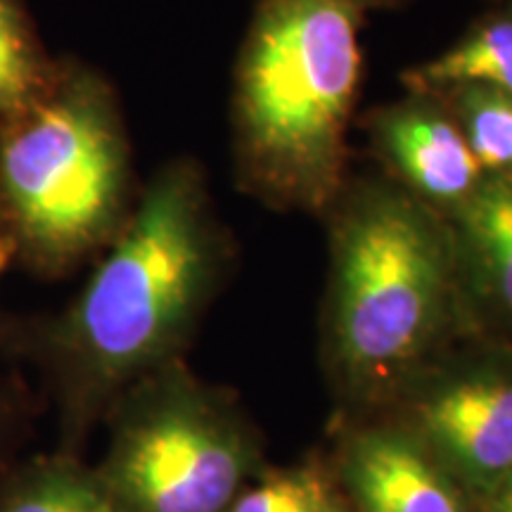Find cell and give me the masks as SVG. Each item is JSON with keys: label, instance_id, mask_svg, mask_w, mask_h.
Wrapping results in <instances>:
<instances>
[{"label": "cell", "instance_id": "6da1fadb", "mask_svg": "<svg viewBox=\"0 0 512 512\" xmlns=\"http://www.w3.org/2000/svg\"><path fill=\"white\" fill-rule=\"evenodd\" d=\"M202 166L181 157L140 190L74 302L48 325V361L74 427L178 361L226 266Z\"/></svg>", "mask_w": 512, "mask_h": 512}, {"label": "cell", "instance_id": "7a4b0ae2", "mask_svg": "<svg viewBox=\"0 0 512 512\" xmlns=\"http://www.w3.org/2000/svg\"><path fill=\"white\" fill-rule=\"evenodd\" d=\"M403 0H259L230 95L240 188L271 209L328 214L347 183L361 31Z\"/></svg>", "mask_w": 512, "mask_h": 512}, {"label": "cell", "instance_id": "3957f363", "mask_svg": "<svg viewBox=\"0 0 512 512\" xmlns=\"http://www.w3.org/2000/svg\"><path fill=\"white\" fill-rule=\"evenodd\" d=\"M325 347L361 399L406 392L460 318L451 226L389 176L354 178L325 214Z\"/></svg>", "mask_w": 512, "mask_h": 512}, {"label": "cell", "instance_id": "277c9868", "mask_svg": "<svg viewBox=\"0 0 512 512\" xmlns=\"http://www.w3.org/2000/svg\"><path fill=\"white\" fill-rule=\"evenodd\" d=\"M133 202L117 93L86 64L53 62L0 117V214L17 256L43 275L69 273L110 245Z\"/></svg>", "mask_w": 512, "mask_h": 512}, {"label": "cell", "instance_id": "5b68a950", "mask_svg": "<svg viewBox=\"0 0 512 512\" xmlns=\"http://www.w3.org/2000/svg\"><path fill=\"white\" fill-rule=\"evenodd\" d=\"M105 415L93 475L117 512H226L259 472L247 420L181 361L140 377Z\"/></svg>", "mask_w": 512, "mask_h": 512}, {"label": "cell", "instance_id": "8992f818", "mask_svg": "<svg viewBox=\"0 0 512 512\" xmlns=\"http://www.w3.org/2000/svg\"><path fill=\"white\" fill-rule=\"evenodd\" d=\"M399 425L420 441L472 501L512 475V373L444 370L413 380Z\"/></svg>", "mask_w": 512, "mask_h": 512}, {"label": "cell", "instance_id": "52a82bcc", "mask_svg": "<svg viewBox=\"0 0 512 512\" xmlns=\"http://www.w3.org/2000/svg\"><path fill=\"white\" fill-rule=\"evenodd\" d=\"M361 124L384 176L444 219L484 181L482 166L437 93L408 91L401 100L370 110Z\"/></svg>", "mask_w": 512, "mask_h": 512}, {"label": "cell", "instance_id": "ba28073f", "mask_svg": "<svg viewBox=\"0 0 512 512\" xmlns=\"http://www.w3.org/2000/svg\"><path fill=\"white\" fill-rule=\"evenodd\" d=\"M339 482L349 512H472L470 494L399 422L349 434Z\"/></svg>", "mask_w": 512, "mask_h": 512}, {"label": "cell", "instance_id": "9c48e42d", "mask_svg": "<svg viewBox=\"0 0 512 512\" xmlns=\"http://www.w3.org/2000/svg\"><path fill=\"white\" fill-rule=\"evenodd\" d=\"M446 221L463 325L512 328V171L486 174Z\"/></svg>", "mask_w": 512, "mask_h": 512}, {"label": "cell", "instance_id": "30bf717a", "mask_svg": "<svg viewBox=\"0 0 512 512\" xmlns=\"http://www.w3.org/2000/svg\"><path fill=\"white\" fill-rule=\"evenodd\" d=\"M470 81L512 93V3L477 19L456 46L401 74L406 91H437Z\"/></svg>", "mask_w": 512, "mask_h": 512}, {"label": "cell", "instance_id": "8fae6325", "mask_svg": "<svg viewBox=\"0 0 512 512\" xmlns=\"http://www.w3.org/2000/svg\"><path fill=\"white\" fill-rule=\"evenodd\" d=\"M0 512H117L93 470L69 456H38L0 479Z\"/></svg>", "mask_w": 512, "mask_h": 512}, {"label": "cell", "instance_id": "7c38bea8", "mask_svg": "<svg viewBox=\"0 0 512 512\" xmlns=\"http://www.w3.org/2000/svg\"><path fill=\"white\" fill-rule=\"evenodd\" d=\"M484 174L512 171V93L486 83L437 88Z\"/></svg>", "mask_w": 512, "mask_h": 512}, {"label": "cell", "instance_id": "4fadbf2b", "mask_svg": "<svg viewBox=\"0 0 512 512\" xmlns=\"http://www.w3.org/2000/svg\"><path fill=\"white\" fill-rule=\"evenodd\" d=\"M342 491L313 465L285 467L254 477L226 512H347Z\"/></svg>", "mask_w": 512, "mask_h": 512}, {"label": "cell", "instance_id": "5bb4252c", "mask_svg": "<svg viewBox=\"0 0 512 512\" xmlns=\"http://www.w3.org/2000/svg\"><path fill=\"white\" fill-rule=\"evenodd\" d=\"M53 62L22 0H0V117L41 86Z\"/></svg>", "mask_w": 512, "mask_h": 512}, {"label": "cell", "instance_id": "9a60e30c", "mask_svg": "<svg viewBox=\"0 0 512 512\" xmlns=\"http://www.w3.org/2000/svg\"><path fill=\"white\" fill-rule=\"evenodd\" d=\"M472 512H512V475L472 501Z\"/></svg>", "mask_w": 512, "mask_h": 512}, {"label": "cell", "instance_id": "2e32d148", "mask_svg": "<svg viewBox=\"0 0 512 512\" xmlns=\"http://www.w3.org/2000/svg\"><path fill=\"white\" fill-rule=\"evenodd\" d=\"M12 259H17V249H15V242H12L8 226H5L3 214H0V278H3L5 271L10 268Z\"/></svg>", "mask_w": 512, "mask_h": 512}, {"label": "cell", "instance_id": "e0dca14e", "mask_svg": "<svg viewBox=\"0 0 512 512\" xmlns=\"http://www.w3.org/2000/svg\"><path fill=\"white\" fill-rule=\"evenodd\" d=\"M5 422H8V411H5V401L3 396H0V441H3L5 434Z\"/></svg>", "mask_w": 512, "mask_h": 512}, {"label": "cell", "instance_id": "ac0fdd59", "mask_svg": "<svg viewBox=\"0 0 512 512\" xmlns=\"http://www.w3.org/2000/svg\"><path fill=\"white\" fill-rule=\"evenodd\" d=\"M347 512H349V508H347Z\"/></svg>", "mask_w": 512, "mask_h": 512}]
</instances>
